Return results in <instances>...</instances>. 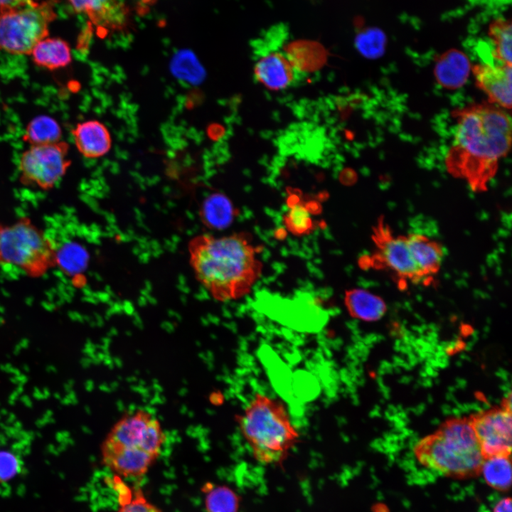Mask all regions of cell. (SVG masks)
Listing matches in <instances>:
<instances>
[{"label":"cell","mask_w":512,"mask_h":512,"mask_svg":"<svg viewBox=\"0 0 512 512\" xmlns=\"http://www.w3.org/2000/svg\"><path fill=\"white\" fill-rule=\"evenodd\" d=\"M206 494L205 507L207 512H238L239 497L229 487L206 484L202 489Z\"/></svg>","instance_id":"d4e9b609"},{"label":"cell","mask_w":512,"mask_h":512,"mask_svg":"<svg viewBox=\"0 0 512 512\" xmlns=\"http://www.w3.org/2000/svg\"><path fill=\"white\" fill-rule=\"evenodd\" d=\"M454 140L446 157L449 173L475 192L484 191L511 147V121L498 106L475 104L456 112Z\"/></svg>","instance_id":"6da1fadb"},{"label":"cell","mask_w":512,"mask_h":512,"mask_svg":"<svg viewBox=\"0 0 512 512\" xmlns=\"http://www.w3.org/2000/svg\"><path fill=\"white\" fill-rule=\"evenodd\" d=\"M345 304L352 317L366 321H378L387 311L386 304L380 297L365 289L346 292Z\"/></svg>","instance_id":"ac0fdd59"},{"label":"cell","mask_w":512,"mask_h":512,"mask_svg":"<svg viewBox=\"0 0 512 512\" xmlns=\"http://www.w3.org/2000/svg\"><path fill=\"white\" fill-rule=\"evenodd\" d=\"M71 134L77 150L85 158H100L111 149L110 134L105 125L97 120L79 122Z\"/></svg>","instance_id":"9a60e30c"},{"label":"cell","mask_w":512,"mask_h":512,"mask_svg":"<svg viewBox=\"0 0 512 512\" xmlns=\"http://www.w3.org/2000/svg\"><path fill=\"white\" fill-rule=\"evenodd\" d=\"M484 457L511 456V409L500 407L482 410L467 417Z\"/></svg>","instance_id":"30bf717a"},{"label":"cell","mask_w":512,"mask_h":512,"mask_svg":"<svg viewBox=\"0 0 512 512\" xmlns=\"http://www.w3.org/2000/svg\"><path fill=\"white\" fill-rule=\"evenodd\" d=\"M418 462L426 469L453 479L481 474L484 457L467 417L444 422L414 447Z\"/></svg>","instance_id":"277c9868"},{"label":"cell","mask_w":512,"mask_h":512,"mask_svg":"<svg viewBox=\"0 0 512 512\" xmlns=\"http://www.w3.org/2000/svg\"><path fill=\"white\" fill-rule=\"evenodd\" d=\"M235 210L230 201L222 193L209 195L203 201L201 217L206 226L222 229L230 224Z\"/></svg>","instance_id":"ffe728a7"},{"label":"cell","mask_w":512,"mask_h":512,"mask_svg":"<svg viewBox=\"0 0 512 512\" xmlns=\"http://www.w3.org/2000/svg\"><path fill=\"white\" fill-rule=\"evenodd\" d=\"M511 19L497 18L489 26L488 35L494 48L492 58L497 62L511 65Z\"/></svg>","instance_id":"7402d4cb"},{"label":"cell","mask_w":512,"mask_h":512,"mask_svg":"<svg viewBox=\"0 0 512 512\" xmlns=\"http://www.w3.org/2000/svg\"><path fill=\"white\" fill-rule=\"evenodd\" d=\"M254 73L262 85L271 90L284 89L295 78V69L287 56L278 51L265 53L256 63Z\"/></svg>","instance_id":"5bb4252c"},{"label":"cell","mask_w":512,"mask_h":512,"mask_svg":"<svg viewBox=\"0 0 512 512\" xmlns=\"http://www.w3.org/2000/svg\"><path fill=\"white\" fill-rule=\"evenodd\" d=\"M168 438L154 412L144 407L132 410L116 422L102 442V463L120 476L142 477L160 457Z\"/></svg>","instance_id":"3957f363"},{"label":"cell","mask_w":512,"mask_h":512,"mask_svg":"<svg viewBox=\"0 0 512 512\" xmlns=\"http://www.w3.org/2000/svg\"><path fill=\"white\" fill-rule=\"evenodd\" d=\"M477 86L490 102L503 109L511 107V65L501 63H483L472 68Z\"/></svg>","instance_id":"7c38bea8"},{"label":"cell","mask_w":512,"mask_h":512,"mask_svg":"<svg viewBox=\"0 0 512 512\" xmlns=\"http://www.w3.org/2000/svg\"><path fill=\"white\" fill-rule=\"evenodd\" d=\"M171 73L180 80L197 85L205 79L206 73L194 54L188 50L178 52L171 62Z\"/></svg>","instance_id":"cb8c5ba5"},{"label":"cell","mask_w":512,"mask_h":512,"mask_svg":"<svg viewBox=\"0 0 512 512\" xmlns=\"http://www.w3.org/2000/svg\"><path fill=\"white\" fill-rule=\"evenodd\" d=\"M26 0H0V13L17 6Z\"/></svg>","instance_id":"4dcf8cb0"},{"label":"cell","mask_w":512,"mask_h":512,"mask_svg":"<svg viewBox=\"0 0 512 512\" xmlns=\"http://www.w3.org/2000/svg\"><path fill=\"white\" fill-rule=\"evenodd\" d=\"M288 229L294 234L302 235L309 233L313 228V222L308 208L302 203L292 204L284 217Z\"/></svg>","instance_id":"4316f807"},{"label":"cell","mask_w":512,"mask_h":512,"mask_svg":"<svg viewBox=\"0 0 512 512\" xmlns=\"http://www.w3.org/2000/svg\"><path fill=\"white\" fill-rule=\"evenodd\" d=\"M70 145L65 141L29 146L20 156L18 173L21 183L42 191L54 188L71 166Z\"/></svg>","instance_id":"ba28073f"},{"label":"cell","mask_w":512,"mask_h":512,"mask_svg":"<svg viewBox=\"0 0 512 512\" xmlns=\"http://www.w3.org/2000/svg\"><path fill=\"white\" fill-rule=\"evenodd\" d=\"M287 56L297 70L311 72L321 68L326 59L324 49L313 43L297 42L287 48Z\"/></svg>","instance_id":"44dd1931"},{"label":"cell","mask_w":512,"mask_h":512,"mask_svg":"<svg viewBox=\"0 0 512 512\" xmlns=\"http://www.w3.org/2000/svg\"><path fill=\"white\" fill-rule=\"evenodd\" d=\"M375 245V266L385 269L403 283L425 282L409 250L406 236L395 235L381 218L372 235Z\"/></svg>","instance_id":"9c48e42d"},{"label":"cell","mask_w":512,"mask_h":512,"mask_svg":"<svg viewBox=\"0 0 512 512\" xmlns=\"http://www.w3.org/2000/svg\"><path fill=\"white\" fill-rule=\"evenodd\" d=\"M406 236L411 255L425 282L439 271L445 250L437 240L420 233H411Z\"/></svg>","instance_id":"4fadbf2b"},{"label":"cell","mask_w":512,"mask_h":512,"mask_svg":"<svg viewBox=\"0 0 512 512\" xmlns=\"http://www.w3.org/2000/svg\"><path fill=\"white\" fill-rule=\"evenodd\" d=\"M187 250L196 279L218 302L247 294L262 273L257 249L243 233L198 234L188 240Z\"/></svg>","instance_id":"7a4b0ae2"},{"label":"cell","mask_w":512,"mask_h":512,"mask_svg":"<svg viewBox=\"0 0 512 512\" xmlns=\"http://www.w3.org/2000/svg\"><path fill=\"white\" fill-rule=\"evenodd\" d=\"M387 38L378 28H366L356 37L355 44L358 50L365 57L376 58L385 52Z\"/></svg>","instance_id":"484cf974"},{"label":"cell","mask_w":512,"mask_h":512,"mask_svg":"<svg viewBox=\"0 0 512 512\" xmlns=\"http://www.w3.org/2000/svg\"><path fill=\"white\" fill-rule=\"evenodd\" d=\"M470 69V62L466 54L459 50L451 49L439 56L434 73L440 85L454 90L464 85Z\"/></svg>","instance_id":"2e32d148"},{"label":"cell","mask_w":512,"mask_h":512,"mask_svg":"<svg viewBox=\"0 0 512 512\" xmlns=\"http://www.w3.org/2000/svg\"><path fill=\"white\" fill-rule=\"evenodd\" d=\"M241 434L254 458L266 465H282L299 439L285 405L257 393L238 416Z\"/></svg>","instance_id":"5b68a950"},{"label":"cell","mask_w":512,"mask_h":512,"mask_svg":"<svg viewBox=\"0 0 512 512\" xmlns=\"http://www.w3.org/2000/svg\"><path fill=\"white\" fill-rule=\"evenodd\" d=\"M57 17L51 0H26L0 13V50L12 55H30L48 36Z\"/></svg>","instance_id":"52a82bcc"},{"label":"cell","mask_w":512,"mask_h":512,"mask_svg":"<svg viewBox=\"0 0 512 512\" xmlns=\"http://www.w3.org/2000/svg\"><path fill=\"white\" fill-rule=\"evenodd\" d=\"M20 461L11 452L0 451V483L14 477L20 470Z\"/></svg>","instance_id":"f1b7e54d"},{"label":"cell","mask_w":512,"mask_h":512,"mask_svg":"<svg viewBox=\"0 0 512 512\" xmlns=\"http://www.w3.org/2000/svg\"><path fill=\"white\" fill-rule=\"evenodd\" d=\"M30 55L38 67L50 71L63 69L73 60L69 43L60 38H48L40 41Z\"/></svg>","instance_id":"e0dca14e"},{"label":"cell","mask_w":512,"mask_h":512,"mask_svg":"<svg viewBox=\"0 0 512 512\" xmlns=\"http://www.w3.org/2000/svg\"><path fill=\"white\" fill-rule=\"evenodd\" d=\"M0 266L39 277L55 266L54 240L26 218L0 223Z\"/></svg>","instance_id":"8992f818"},{"label":"cell","mask_w":512,"mask_h":512,"mask_svg":"<svg viewBox=\"0 0 512 512\" xmlns=\"http://www.w3.org/2000/svg\"><path fill=\"white\" fill-rule=\"evenodd\" d=\"M117 512H162L160 508L148 501L142 492L137 491L134 497L121 504Z\"/></svg>","instance_id":"83f0119b"},{"label":"cell","mask_w":512,"mask_h":512,"mask_svg":"<svg viewBox=\"0 0 512 512\" xmlns=\"http://www.w3.org/2000/svg\"><path fill=\"white\" fill-rule=\"evenodd\" d=\"M37 1H41V0H37Z\"/></svg>","instance_id":"1f68e13d"},{"label":"cell","mask_w":512,"mask_h":512,"mask_svg":"<svg viewBox=\"0 0 512 512\" xmlns=\"http://www.w3.org/2000/svg\"><path fill=\"white\" fill-rule=\"evenodd\" d=\"M75 11L84 14L97 32L104 36L122 31L130 23L129 8L119 0H69Z\"/></svg>","instance_id":"8fae6325"},{"label":"cell","mask_w":512,"mask_h":512,"mask_svg":"<svg viewBox=\"0 0 512 512\" xmlns=\"http://www.w3.org/2000/svg\"><path fill=\"white\" fill-rule=\"evenodd\" d=\"M494 512H511V501L505 498L499 501L494 507Z\"/></svg>","instance_id":"f546056e"},{"label":"cell","mask_w":512,"mask_h":512,"mask_svg":"<svg viewBox=\"0 0 512 512\" xmlns=\"http://www.w3.org/2000/svg\"><path fill=\"white\" fill-rule=\"evenodd\" d=\"M62 135V128L55 118L39 114L28 122L22 139L29 146L43 145L61 141Z\"/></svg>","instance_id":"d6986e66"},{"label":"cell","mask_w":512,"mask_h":512,"mask_svg":"<svg viewBox=\"0 0 512 512\" xmlns=\"http://www.w3.org/2000/svg\"><path fill=\"white\" fill-rule=\"evenodd\" d=\"M481 474L490 487L498 491H507L511 483V456L484 459Z\"/></svg>","instance_id":"603a6c76"}]
</instances>
